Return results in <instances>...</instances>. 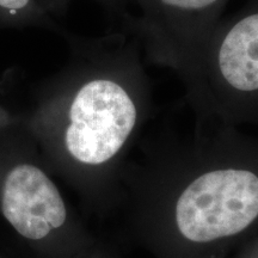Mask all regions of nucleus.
I'll return each instance as SVG.
<instances>
[{
  "instance_id": "f257e3e1",
  "label": "nucleus",
  "mask_w": 258,
  "mask_h": 258,
  "mask_svg": "<svg viewBox=\"0 0 258 258\" xmlns=\"http://www.w3.org/2000/svg\"><path fill=\"white\" fill-rule=\"evenodd\" d=\"M62 35L67 63L16 112L50 172L97 203L146 122L150 82L140 44L125 29L96 38Z\"/></svg>"
},
{
  "instance_id": "0eeeda50",
  "label": "nucleus",
  "mask_w": 258,
  "mask_h": 258,
  "mask_svg": "<svg viewBox=\"0 0 258 258\" xmlns=\"http://www.w3.org/2000/svg\"><path fill=\"white\" fill-rule=\"evenodd\" d=\"M21 258H109L105 256L104 253L101 252L96 247V244L91 247H88V249L78 251V252L72 253V254H66V256H60V257H41V256H35V254L29 253V256L23 253L21 254Z\"/></svg>"
},
{
  "instance_id": "6e6552de",
  "label": "nucleus",
  "mask_w": 258,
  "mask_h": 258,
  "mask_svg": "<svg viewBox=\"0 0 258 258\" xmlns=\"http://www.w3.org/2000/svg\"><path fill=\"white\" fill-rule=\"evenodd\" d=\"M18 120L19 117L16 110H12V109H9L0 104V129L9 127V125L18 122Z\"/></svg>"
},
{
  "instance_id": "423d86ee",
  "label": "nucleus",
  "mask_w": 258,
  "mask_h": 258,
  "mask_svg": "<svg viewBox=\"0 0 258 258\" xmlns=\"http://www.w3.org/2000/svg\"><path fill=\"white\" fill-rule=\"evenodd\" d=\"M71 2L72 0H37L41 8L53 18L66 14ZM93 2L101 5L112 17L120 19L122 24L133 16L129 12V6H131L129 0H93Z\"/></svg>"
},
{
  "instance_id": "20e7f679",
  "label": "nucleus",
  "mask_w": 258,
  "mask_h": 258,
  "mask_svg": "<svg viewBox=\"0 0 258 258\" xmlns=\"http://www.w3.org/2000/svg\"><path fill=\"white\" fill-rule=\"evenodd\" d=\"M139 10L123 24L151 63L182 79L224 17L228 0H129Z\"/></svg>"
},
{
  "instance_id": "39448f33",
  "label": "nucleus",
  "mask_w": 258,
  "mask_h": 258,
  "mask_svg": "<svg viewBox=\"0 0 258 258\" xmlns=\"http://www.w3.org/2000/svg\"><path fill=\"white\" fill-rule=\"evenodd\" d=\"M31 27L63 31L37 0H0V30Z\"/></svg>"
},
{
  "instance_id": "f03ea898",
  "label": "nucleus",
  "mask_w": 258,
  "mask_h": 258,
  "mask_svg": "<svg viewBox=\"0 0 258 258\" xmlns=\"http://www.w3.org/2000/svg\"><path fill=\"white\" fill-rule=\"evenodd\" d=\"M195 115L192 134L151 153L141 222L161 258H224L258 221V170L231 124Z\"/></svg>"
},
{
  "instance_id": "7ed1b4c3",
  "label": "nucleus",
  "mask_w": 258,
  "mask_h": 258,
  "mask_svg": "<svg viewBox=\"0 0 258 258\" xmlns=\"http://www.w3.org/2000/svg\"><path fill=\"white\" fill-rule=\"evenodd\" d=\"M0 217L35 256H66L95 245L19 120L0 129Z\"/></svg>"
}]
</instances>
